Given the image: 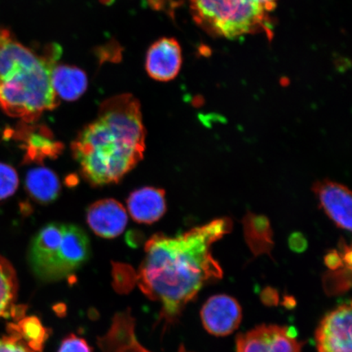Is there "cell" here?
Listing matches in <instances>:
<instances>
[{
	"mask_svg": "<svg viewBox=\"0 0 352 352\" xmlns=\"http://www.w3.org/2000/svg\"><path fill=\"white\" fill-rule=\"evenodd\" d=\"M0 338V352H35L16 334Z\"/></svg>",
	"mask_w": 352,
	"mask_h": 352,
	"instance_id": "44dd1931",
	"label": "cell"
},
{
	"mask_svg": "<svg viewBox=\"0 0 352 352\" xmlns=\"http://www.w3.org/2000/svg\"><path fill=\"white\" fill-rule=\"evenodd\" d=\"M58 55V50L38 55L0 28V109L28 123L54 109L58 98L51 72Z\"/></svg>",
	"mask_w": 352,
	"mask_h": 352,
	"instance_id": "3957f363",
	"label": "cell"
},
{
	"mask_svg": "<svg viewBox=\"0 0 352 352\" xmlns=\"http://www.w3.org/2000/svg\"><path fill=\"white\" fill-rule=\"evenodd\" d=\"M91 254L90 239L82 228L50 223L34 236L28 262L39 280L55 283L76 274L89 261Z\"/></svg>",
	"mask_w": 352,
	"mask_h": 352,
	"instance_id": "277c9868",
	"label": "cell"
},
{
	"mask_svg": "<svg viewBox=\"0 0 352 352\" xmlns=\"http://www.w3.org/2000/svg\"><path fill=\"white\" fill-rule=\"evenodd\" d=\"M182 60V47L177 41L164 38L149 47L145 69L148 76L155 80L168 82L178 76Z\"/></svg>",
	"mask_w": 352,
	"mask_h": 352,
	"instance_id": "30bf717a",
	"label": "cell"
},
{
	"mask_svg": "<svg viewBox=\"0 0 352 352\" xmlns=\"http://www.w3.org/2000/svg\"><path fill=\"white\" fill-rule=\"evenodd\" d=\"M19 184V175L15 169L0 162V200L14 195Z\"/></svg>",
	"mask_w": 352,
	"mask_h": 352,
	"instance_id": "d6986e66",
	"label": "cell"
},
{
	"mask_svg": "<svg viewBox=\"0 0 352 352\" xmlns=\"http://www.w3.org/2000/svg\"><path fill=\"white\" fill-rule=\"evenodd\" d=\"M264 10L270 13L275 10L277 0H255Z\"/></svg>",
	"mask_w": 352,
	"mask_h": 352,
	"instance_id": "7402d4cb",
	"label": "cell"
},
{
	"mask_svg": "<svg viewBox=\"0 0 352 352\" xmlns=\"http://www.w3.org/2000/svg\"><path fill=\"white\" fill-rule=\"evenodd\" d=\"M26 142V155L32 161H43L59 155L63 145L56 142L50 131L34 130L30 132Z\"/></svg>",
	"mask_w": 352,
	"mask_h": 352,
	"instance_id": "e0dca14e",
	"label": "cell"
},
{
	"mask_svg": "<svg viewBox=\"0 0 352 352\" xmlns=\"http://www.w3.org/2000/svg\"><path fill=\"white\" fill-rule=\"evenodd\" d=\"M302 349L293 329L276 324L258 325L236 340V352H302Z\"/></svg>",
	"mask_w": 352,
	"mask_h": 352,
	"instance_id": "8992f818",
	"label": "cell"
},
{
	"mask_svg": "<svg viewBox=\"0 0 352 352\" xmlns=\"http://www.w3.org/2000/svg\"><path fill=\"white\" fill-rule=\"evenodd\" d=\"M246 241L255 255L270 254L274 241L270 222L263 215L249 214L243 220Z\"/></svg>",
	"mask_w": 352,
	"mask_h": 352,
	"instance_id": "2e32d148",
	"label": "cell"
},
{
	"mask_svg": "<svg viewBox=\"0 0 352 352\" xmlns=\"http://www.w3.org/2000/svg\"><path fill=\"white\" fill-rule=\"evenodd\" d=\"M320 208L343 230L351 231V192L343 184L323 179L312 187Z\"/></svg>",
	"mask_w": 352,
	"mask_h": 352,
	"instance_id": "9c48e42d",
	"label": "cell"
},
{
	"mask_svg": "<svg viewBox=\"0 0 352 352\" xmlns=\"http://www.w3.org/2000/svg\"><path fill=\"white\" fill-rule=\"evenodd\" d=\"M230 218H219L177 236L155 234L145 245L138 283L151 300L162 305V316L173 321L223 270L211 252L215 241L232 231Z\"/></svg>",
	"mask_w": 352,
	"mask_h": 352,
	"instance_id": "6da1fadb",
	"label": "cell"
},
{
	"mask_svg": "<svg viewBox=\"0 0 352 352\" xmlns=\"http://www.w3.org/2000/svg\"><path fill=\"white\" fill-rule=\"evenodd\" d=\"M197 25L214 37L236 38L263 33L271 41L274 25L270 13L255 0H188Z\"/></svg>",
	"mask_w": 352,
	"mask_h": 352,
	"instance_id": "5b68a950",
	"label": "cell"
},
{
	"mask_svg": "<svg viewBox=\"0 0 352 352\" xmlns=\"http://www.w3.org/2000/svg\"><path fill=\"white\" fill-rule=\"evenodd\" d=\"M144 149L142 109L130 94L113 96L101 104L98 118L72 143L81 173L94 186L120 182L143 160Z\"/></svg>",
	"mask_w": 352,
	"mask_h": 352,
	"instance_id": "7a4b0ae2",
	"label": "cell"
},
{
	"mask_svg": "<svg viewBox=\"0 0 352 352\" xmlns=\"http://www.w3.org/2000/svg\"><path fill=\"white\" fill-rule=\"evenodd\" d=\"M351 305H342L329 311L316 330L318 352H352Z\"/></svg>",
	"mask_w": 352,
	"mask_h": 352,
	"instance_id": "52a82bcc",
	"label": "cell"
},
{
	"mask_svg": "<svg viewBox=\"0 0 352 352\" xmlns=\"http://www.w3.org/2000/svg\"><path fill=\"white\" fill-rule=\"evenodd\" d=\"M19 283L14 268L0 255V318H22L25 308L16 305Z\"/></svg>",
	"mask_w": 352,
	"mask_h": 352,
	"instance_id": "9a60e30c",
	"label": "cell"
},
{
	"mask_svg": "<svg viewBox=\"0 0 352 352\" xmlns=\"http://www.w3.org/2000/svg\"><path fill=\"white\" fill-rule=\"evenodd\" d=\"M57 352H92V349L85 338L72 333L61 342Z\"/></svg>",
	"mask_w": 352,
	"mask_h": 352,
	"instance_id": "ffe728a7",
	"label": "cell"
},
{
	"mask_svg": "<svg viewBox=\"0 0 352 352\" xmlns=\"http://www.w3.org/2000/svg\"><path fill=\"white\" fill-rule=\"evenodd\" d=\"M204 327L217 337L230 336L242 320V309L236 299L227 294H217L206 300L201 310Z\"/></svg>",
	"mask_w": 352,
	"mask_h": 352,
	"instance_id": "ba28073f",
	"label": "cell"
},
{
	"mask_svg": "<svg viewBox=\"0 0 352 352\" xmlns=\"http://www.w3.org/2000/svg\"><path fill=\"white\" fill-rule=\"evenodd\" d=\"M87 221L96 235L110 239L125 230L129 217L120 201L109 198L96 201L88 208Z\"/></svg>",
	"mask_w": 352,
	"mask_h": 352,
	"instance_id": "8fae6325",
	"label": "cell"
},
{
	"mask_svg": "<svg viewBox=\"0 0 352 352\" xmlns=\"http://www.w3.org/2000/svg\"><path fill=\"white\" fill-rule=\"evenodd\" d=\"M127 209L135 222L151 224L166 213V201L164 189L144 187L131 193Z\"/></svg>",
	"mask_w": 352,
	"mask_h": 352,
	"instance_id": "7c38bea8",
	"label": "cell"
},
{
	"mask_svg": "<svg viewBox=\"0 0 352 352\" xmlns=\"http://www.w3.org/2000/svg\"><path fill=\"white\" fill-rule=\"evenodd\" d=\"M10 332L16 334L35 352L42 351L50 332L35 316L22 319L17 324H10Z\"/></svg>",
	"mask_w": 352,
	"mask_h": 352,
	"instance_id": "ac0fdd59",
	"label": "cell"
},
{
	"mask_svg": "<svg viewBox=\"0 0 352 352\" xmlns=\"http://www.w3.org/2000/svg\"><path fill=\"white\" fill-rule=\"evenodd\" d=\"M51 82L57 98L68 101L81 98L88 85L85 72L76 66L65 65H55L52 67Z\"/></svg>",
	"mask_w": 352,
	"mask_h": 352,
	"instance_id": "4fadbf2b",
	"label": "cell"
},
{
	"mask_svg": "<svg viewBox=\"0 0 352 352\" xmlns=\"http://www.w3.org/2000/svg\"><path fill=\"white\" fill-rule=\"evenodd\" d=\"M25 186L30 196L43 204L56 201L60 192L58 177L46 167H37L29 170L25 177Z\"/></svg>",
	"mask_w": 352,
	"mask_h": 352,
	"instance_id": "5bb4252c",
	"label": "cell"
}]
</instances>
